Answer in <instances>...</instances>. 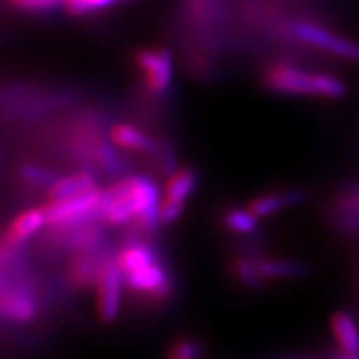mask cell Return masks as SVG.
Instances as JSON below:
<instances>
[{
  "label": "cell",
  "instance_id": "cell-23",
  "mask_svg": "<svg viewBox=\"0 0 359 359\" xmlns=\"http://www.w3.org/2000/svg\"><path fill=\"white\" fill-rule=\"evenodd\" d=\"M341 212L344 215H359V188L341 200Z\"/></svg>",
  "mask_w": 359,
  "mask_h": 359
},
{
  "label": "cell",
  "instance_id": "cell-18",
  "mask_svg": "<svg viewBox=\"0 0 359 359\" xmlns=\"http://www.w3.org/2000/svg\"><path fill=\"white\" fill-rule=\"evenodd\" d=\"M233 273L236 280L250 290H259L264 285L263 276L259 275L257 258L240 257L233 262Z\"/></svg>",
  "mask_w": 359,
  "mask_h": 359
},
{
  "label": "cell",
  "instance_id": "cell-2",
  "mask_svg": "<svg viewBox=\"0 0 359 359\" xmlns=\"http://www.w3.org/2000/svg\"><path fill=\"white\" fill-rule=\"evenodd\" d=\"M103 203H105V190L102 188L70 200L48 201L47 205H43L47 226H50V230H67V228L102 222Z\"/></svg>",
  "mask_w": 359,
  "mask_h": 359
},
{
  "label": "cell",
  "instance_id": "cell-13",
  "mask_svg": "<svg viewBox=\"0 0 359 359\" xmlns=\"http://www.w3.org/2000/svg\"><path fill=\"white\" fill-rule=\"evenodd\" d=\"M115 259L118 263L123 275L138 271L150 264L160 262L156 250L147 240H130L115 253Z\"/></svg>",
  "mask_w": 359,
  "mask_h": 359
},
{
  "label": "cell",
  "instance_id": "cell-11",
  "mask_svg": "<svg viewBox=\"0 0 359 359\" xmlns=\"http://www.w3.org/2000/svg\"><path fill=\"white\" fill-rule=\"evenodd\" d=\"M110 140L114 142L115 147L143 155L160 156L161 151H163V147L155 138H151L150 135H147L135 125L128 123L114 125L110 130Z\"/></svg>",
  "mask_w": 359,
  "mask_h": 359
},
{
  "label": "cell",
  "instance_id": "cell-15",
  "mask_svg": "<svg viewBox=\"0 0 359 359\" xmlns=\"http://www.w3.org/2000/svg\"><path fill=\"white\" fill-rule=\"evenodd\" d=\"M258 271L263 280H283V278H302L308 275V266L290 259L257 258Z\"/></svg>",
  "mask_w": 359,
  "mask_h": 359
},
{
  "label": "cell",
  "instance_id": "cell-9",
  "mask_svg": "<svg viewBox=\"0 0 359 359\" xmlns=\"http://www.w3.org/2000/svg\"><path fill=\"white\" fill-rule=\"evenodd\" d=\"M39 314V299L25 285L0 288V318L13 323H30Z\"/></svg>",
  "mask_w": 359,
  "mask_h": 359
},
{
  "label": "cell",
  "instance_id": "cell-4",
  "mask_svg": "<svg viewBox=\"0 0 359 359\" xmlns=\"http://www.w3.org/2000/svg\"><path fill=\"white\" fill-rule=\"evenodd\" d=\"M290 34L304 45L331 53L349 62H359V43L343 35L331 32L313 22H296L290 27Z\"/></svg>",
  "mask_w": 359,
  "mask_h": 359
},
{
  "label": "cell",
  "instance_id": "cell-5",
  "mask_svg": "<svg viewBox=\"0 0 359 359\" xmlns=\"http://www.w3.org/2000/svg\"><path fill=\"white\" fill-rule=\"evenodd\" d=\"M125 285L123 271L115 259V253H110L103 263L100 276L97 281V311L103 323H114L122 308V288Z\"/></svg>",
  "mask_w": 359,
  "mask_h": 359
},
{
  "label": "cell",
  "instance_id": "cell-7",
  "mask_svg": "<svg viewBox=\"0 0 359 359\" xmlns=\"http://www.w3.org/2000/svg\"><path fill=\"white\" fill-rule=\"evenodd\" d=\"M125 286L137 294H145L150 302L163 303L173 293L172 276L160 262L138 271L123 275Z\"/></svg>",
  "mask_w": 359,
  "mask_h": 359
},
{
  "label": "cell",
  "instance_id": "cell-16",
  "mask_svg": "<svg viewBox=\"0 0 359 359\" xmlns=\"http://www.w3.org/2000/svg\"><path fill=\"white\" fill-rule=\"evenodd\" d=\"M331 326L343 353H359V331L356 323L348 313H336L331 320Z\"/></svg>",
  "mask_w": 359,
  "mask_h": 359
},
{
  "label": "cell",
  "instance_id": "cell-6",
  "mask_svg": "<svg viewBox=\"0 0 359 359\" xmlns=\"http://www.w3.org/2000/svg\"><path fill=\"white\" fill-rule=\"evenodd\" d=\"M198 185V173L193 168H180L170 173L165 187V196L161 200V222L172 224L182 217L187 200Z\"/></svg>",
  "mask_w": 359,
  "mask_h": 359
},
{
  "label": "cell",
  "instance_id": "cell-14",
  "mask_svg": "<svg viewBox=\"0 0 359 359\" xmlns=\"http://www.w3.org/2000/svg\"><path fill=\"white\" fill-rule=\"evenodd\" d=\"M304 200H306V191L299 190V188H293V190H286L281 193H268V195L255 196L246 205V208L251 213L257 215L258 218H264L271 217V215L281 212L285 208H290V206L303 203Z\"/></svg>",
  "mask_w": 359,
  "mask_h": 359
},
{
  "label": "cell",
  "instance_id": "cell-17",
  "mask_svg": "<svg viewBox=\"0 0 359 359\" xmlns=\"http://www.w3.org/2000/svg\"><path fill=\"white\" fill-rule=\"evenodd\" d=\"M258 217L248 208H230L224 212V226L236 235H251L258 230Z\"/></svg>",
  "mask_w": 359,
  "mask_h": 359
},
{
  "label": "cell",
  "instance_id": "cell-20",
  "mask_svg": "<svg viewBox=\"0 0 359 359\" xmlns=\"http://www.w3.org/2000/svg\"><path fill=\"white\" fill-rule=\"evenodd\" d=\"M167 359H206L205 348L198 339L183 338L172 344Z\"/></svg>",
  "mask_w": 359,
  "mask_h": 359
},
{
  "label": "cell",
  "instance_id": "cell-10",
  "mask_svg": "<svg viewBox=\"0 0 359 359\" xmlns=\"http://www.w3.org/2000/svg\"><path fill=\"white\" fill-rule=\"evenodd\" d=\"M45 224H47V217H45L43 206L27 210V212L20 213L19 217L12 219V223L8 224L6 233H4L2 240H0V246L19 253L25 241L42 230Z\"/></svg>",
  "mask_w": 359,
  "mask_h": 359
},
{
  "label": "cell",
  "instance_id": "cell-21",
  "mask_svg": "<svg viewBox=\"0 0 359 359\" xmlns=\"http://www.w3.org/2000/svg\"><path fill=\"white\" fill-rule=\"evenodd\" d=\"M120 0H65V11L72 15H88V13L105 11Z\"/></svg>",
  "mask_w": 359,
  "mask_h": 359
},
{
  "label": "cell",
  "instance_id": "cell-12",
  "mask_svg": "<svg viewBox=\"0 0 359 359\" xmlns=\"http://www.w3.org/2000/svg\"><path fill=\"white\" fill-rule=\"evenodd\" d=\"M93 190H97L95 173L92 170H80V172L67 175V177L57 178L48 187L47 198L48 201H64L87 195Z\"/></svg>",
  "mask_w": 359,
  "mask_h": 359
},
{
  "label": "cell",
  "instance_id": "cell-25",
  "mask_svg": "<svg viewBox=\"0 0 359 359\" xmlns=\"http://www.w3.org/2000/svg\"><path fill=\"white\" fill-rule=\"evenodd\" d=\"M120 2H133V0H120Z\"/></svg>",
  "mask_w": 359,
  "mask_h": 359
},
{
  "label": "cell",
  "instance_id": "cell-8",
  "mask_svg": "<svg viewBox=\"0 0 359 359\" xmlns=\"http://www.w3.org/2000/svg\"><path fill=\"white\" fill-rule=\"evenodd\" d=\"M109 255L110 251L105 245L75 251L67 269L69 281L79 290H92L97 286L102 266Z\"/></svg>",
  "mask_w": 359,
  "mask_h": 359
},
{
  "label": "cell",
  "instance_id": "cell-3",
  "mask_svg": "<svg viewBox=\"0 0 359 359\" xmlns=\"http://www.w3.org/2000/svg\"><path fill=\"white\" fill-rule=\"evenodd\" d=\"M137 70L140 72L148 93L165 95L170 93L175 80L173 53L167 47H147L133 55Z\"/></svg>",
  "mask_w": 359,
  "mask_h": 359
},
{
  "label": "cell",
  "instance_id": "cell-19",
  "mask_svg": "<svg viewBox=\"0 0 359 359\" xmlns=\"http://www.w3.org/2000/svg\"><path fill=\"white\" fill-rule=\"evenodd\" d=\"M19 177L22 178V182L27 183V185L47 187V188L58 178L55 172H52V170L45 168L42 165H37V163L22 165L19 170Z\"/></svg>",
  "mask_w": 359,
  "mask_h": 359
},
{
  "label": "cell",
  "instance_id": "cell-1",
  "mask_svg": "<svg viewBox=\"0 0 359 359\" xmlns=\"http://www.w3.org/2000/svg\"><path fill=\"white\" fill-rule=\"evenodd\" d=\"M262 82L269 92L280 95H303L341 100L346 97L348 87L339 77L330 74L306 72L290 64H275L263 72Z\"/></svg>",
  "mask_w": 359,
  "mask_h": 359
},
{
  "label": "cell",
  "instance_id": "cell-24",
  "mask_svg": "<svg viewBox=\"0 0 359 359\" xmlns=\"http://www.w3.org/2000/svg\"><path fill=\"white\" fill-rule=\"evenodd\" d=\"M338 359H359V353H353V354H346V353H343Z\"/></svg>",
  "mask_w": 359,
  "mask_h": 359
},
{
  "label": "cell",
  "instance_id": "cell-22",
  "mask_svg": "<svg viewBox=\"0 0 359 359\" xmlns=\"http://www.w3.org/2000/svg\"><path fill=\"white\" fill-rule=\"evenodd\" d=\"M17 11L27 13H42L52 12L58 7L65 6V0H8Z\"/></svg>",
  "mask_w": 359,
  "mask_h": 359
}]
</instances>
